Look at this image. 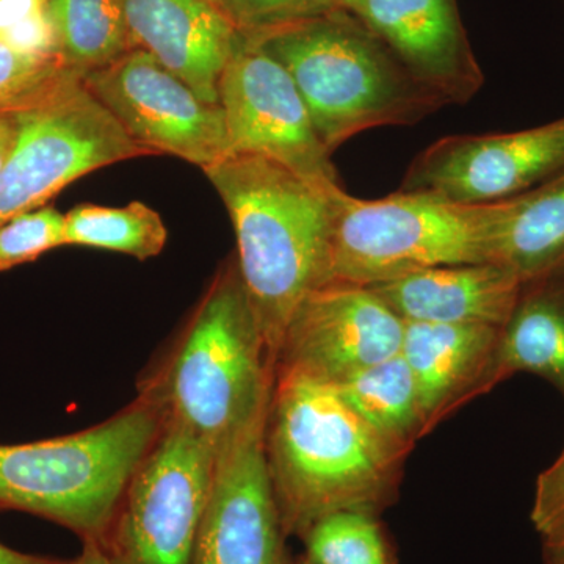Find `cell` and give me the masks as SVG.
Masks as SVG:
<instances>
[{
	"mask_svg": "<svg viewBox=\"0 0 564 564\" xmlns=\"http://www.w3.org/2000/svg\"><path fill=\"white\" fill-rule=\"evenodd\" d=\"M563 172L564 117L524 131L436 140L415 155L400 191L477 206L516 198Z\"/></svg>",
	"mask_w": 564,
	"mask_h": 564,
	"instance_id": "11",
	"label": "cell"
},
{
	"mask_svg": "<svg viewBox=\"0 0 564 564\" xmlns=\"http://www.w3.org/2000/svg\"><path fill=\"white\" fill-rule=\"evenodd\" d=\"M82 80L152 155H176L204 170L231 154L220 104L204 101L147 51H129Z\"/></svg>",
	"mask_w": 564,
	"mask_h": 564,
	"instance_id": "9",
	"label": "cell"
},
{
	"mask_svg": "<svg viewBox=\"0 0 564 564\" xmlns=\"http://www.w3.org/2000/svg\"><path fill=\"white\" fill-rule=\"evenodd\" d=\"M210 3H214L215 7H218V2H220V0H209Z\"/></svg>",
	"mask_w": 564,
	"mask_h": 564,
	"instance_id": "34",
	"label": "cell"
},
{
	"mask_svg": "<svg viewBox=\"0 0 564 564\" xmlns=\"http://www.w3.org/2000/svg\"><path fill=\"white\" fill-rule=\"evenodd\" d=\"M530 518L545 551L564 549V447L555 462L538 475Z\"/></svg>",
	"mask_w": 564,
	"mask_h": 564,
	"instance_id": "28",
	"label": "cell"
},
{
	"mask_svg": "<svg viewBox=\"0 0 564 564\" xmlns=\"http://www.w3.org/2000/svg\"><path fill=\"white\" fill-rule=\"evenodd\" d=\"M82 543L84 545L79 556L70 560V564H117L101 541L84 540Z\"/></svg>",
	"mask_w": 564,
	"mask_h": 564,
	"instance_id": "29",
	"label": "cell"
},
{
	"mask_svg": "<svg viewBox=\"0 0 564 564\" xmlns=\"http://www.w3.org/2000/svg\"><path fill=\"white\" fill-rule=\"evenodd\" d=\"M166 237L161 215L140 202L124 207L80 204L65 215V247L98 248L147 261L161 254Z\"/></svg>",
	"mask_w": 564,
	"mask_h": 564,
	"instance_id": "22",
	"label": "cell"
},
{
	"mask_svg": "<svg viewBox=\"0 0 564 564\" xmlns=\"http://www.w3.org/2000/svg\"><path fill=\"white\" fill-rule=\"evenodd\" d=\"M276 366L236 259L204 293L169 362L141 395L162 423L220 451L269 408Z\"/></svg>",
	"mask_w": 564,
	"mask_h": 564,
	"instance_id": "3",
	"label": "cell"
},
{
	"mask_svg": "<svg viewBox=\"0 0 564 564\" xmlns=\"http://www.w3.org/2000/svg\"><path fill=\"white\" fill-rule=\"evenodd\" d=\"M0 43L22 54L61 55L47 0H0Z\"/></svg>",
	"mask_w": 564,
	"mask_h": 564,
	"instance_id": "27",
	"label": "cell"
},
{
	"mask_svg": "<svg viewBox=\"0 0 564 564\" xmlns=\"http://www.w3.org/2000/svg\"><path fill=\"white\" fill-rule=\"evenodd\" d=\"M302 540L311 564H399L378 516L343 511L315 522Z\"/></svg>",
	"mask_w": 564,
	"mask_h": 564,
	"instance_id": "23",
	"label": "cell"
},
{
	"mask_svg": "<svg viewBox=\"0 0 564 564\" xmlns=\"http://www.w3.org/2000/svg\"><path fill=\"white\" fill-rule=\"evenodd\" d=\"M404 322L377 292L361 285L313 289L293 311L276 370L337 384L402 351Z\"/></svg>",
	"mask_w": 564,
	"mask_h": 564,
	"instance_id": "12",
	"label": "cell"
},
{
	"mask_svg": "<svg viewBox=\"0 0 564 564\" xmlns=\"http://www.w3.org/2000/svg\"><path fill=\"white\" fill-rule=\"evenodd\" d=\"M500 215L502 202L473 206L402 191L362 199L339 185L323 285L373 288L432 267L497 262Z\"/></svg>",
	"mask_w": 564,
	"mask_h": 564,
	"instance_id": "6",
	"label": "cell"
},
{
	"mask_svg": "<svg viewBox=\"0 0 564 564\" xmlns=\"http://www.w3.org/2000/svg\"><path fill=\"white\" fill-rule=\"evenodd\" d=\"M13 115L17 139L0 173V225L41 209L85 174L152 155L131 139L82 77Z\"/></svg>",
	"mask_w": 564,
	"mask_h": 564,
	"instance_id": "7",
	"label": "cell"
},
{
	"mask_svg": "<svg viewBox=\"0 0 564 564\" xmlns=\"http://www.w3.org/2000/svg\"><path fill=\"white\" fill-rule=\"evenodd\" d=\"M218 101L231 154L262 155L310 180L340 184L291 74L247 33L239 32L223 69Z\"/></svg>",
	"mask_w": 564,
	"mask_h": 564,
	"instance_id": "10",
	"label": "cell"
},
{
	"mask_svg": "<svg viewBox=\"0 0 564 564\" xmlns=\"http://www.w3.org/2000/svg\"><path fill=\"white\" fill-rule=\"evenodd\" d=\"M500 329L489 325L404 322L402 356L417 384L426 433L497 381Z\"/></svg>",
	"mask_w": 564,
	"mask_h": 564,
	"instance_id": "16",
	"label": "cell"
},
{
	"mask_svg": "<svg viewBox=\"0 0 564 564\" xmlns=\"http://www.w3.org/2000/svg\"><path fill=\"white\" fill-rule=\"evenodd\" d=\"M344 10L372 31L447 106H463L484 87L456 0H344Z\"/></svg>",
	"mask_w": 564,
	"mask_h": 564,
	"instance_id": "14",
	"label": "cell"
},
{
	"mask_svg": "<svg viewBox=\"0 0 564 564\" xmlns=\"http://www.w3.org/2000/svg\"><path fill=\"white\" fill-rule=\"evenodd\" d=\"M496 261L522 280L564 263V172L502 202Z\"/></svg>",
	"mask_w": 564,
	"mask_h": 564,
	"instance_id": "19",
	"label": "cell"
},
{
	"mask_svg": "<svg viewBox=\"0 0 564 564\" xmlns=\"http://www.w3.org/2000/svg\"><path fill=\"white\" fill-rule=\"evenodd\" d=\"M265 448L282 530L300 538L329 514L380 516L395 499L408 455L334 386L292 370L274 375Z\"/></svg>",
	"mask_w": 564,
	"mask_h": 564,
	"instance_id": "1",
	"label": "cell"
},
{
	"mask_svg": "<svg viewBox=\"0 0 564 564\" xmlns=\"http://www.w3.org/2000/svg\"><path fill=\"white\" fill-rule=\"evenodd\" d=\"M247 35L291 74L329 154L361 132L415 126L447 106L350 11Z\"/></svg>",
	"mask_w": 564,
	"mask_h": 564,
	"instance_id": "4",
	"label": "cell"
},
{
	"mask_svg": "<svg viewBox=\"0 0 564 564\" xmlns=\"http://www.w3.org/2000/svg\"><path fill=\"white\" fill-rule=\"evenodd\" d=\"M0 564H70V560L24 554V552L14 551L9 545L0 543Z\"/></svg>",
	"mask_w": 564,
	"mask_h": 564,
	"instance_id": "30",
	"label": "cell"
},
{
	"mask_svg": "<svg viewBox=\"0 0 564 564\" xmlns=\"http://www.w3.org/2000/svg\"><path fill=\"white\" fill-rule=\"evenodd\" d=\"M162 430L140 395L106 422L54 440L0 445V511H24L104 543L133 473Z\"/></svg>",
	"mask_w": 564,
	"mask_h": 564,
	"instance_id": "5",
	"label": "cell"
},
{
	"mask_svg": "<svg viewBox=\"0 0 564 564\" xmlns=\"http://www.w3.org/2000/svg\"><path fill=\"white\" fill-rule=\"evenodd\" d=\"M521 372L544 378L564 397V263L522 281L500 329L497 381Z\"/></svg>",
	"mask_w": 564,
	"mask_h": 564,
	"instance_id": "18",
	"label": "cell"
},
{
	"mask_svg": "<svg viewBox=\"0 0 564 564\" xmlns=\"http://www.w3.org/2000/svg\"><path fill=\"white\" fill-rule=\"evenodd\" d=\"M522 281L503 263L474 262L432 267L370 289L403 322L502 328Z\"/></svg>",
	"mask_w": 564,
	"mask_h": 564,
	"instance_id": "17",
	"label": "cell"
},
{
	"mask_svg": "<svg viewBox=\"0 0 564 564\" xmlns=\"http://www.w3.org/2000/svg\"><path fill=\"white\" fill-rule=\"evenodd\" d=\"M267 415L269 408L218 451L192 564H285L267 463Z\"/></svg>",
	"mask_w": 564,
	"mask_h": 564,
	"instance_id": "13",
	"label": "cell"
},
{
	"mask_svg": "<svg viewBox=\"0 0 564 564\" xmlns=\"http://www.w3.org/2000/svg\"><path fill=\"white\" fill-rule=\"evenodd\" d=\"M217 455L195 434L162 423L102 543L115 563L192 564Z\"/></svg>",
	"mask_w": 564,
	"mask_h": 564,
	"instance_id": "8",
	"label": "cell"
},
{
	"mask_svg": "<svg viewBox=\"0 0 564 564\" xmlns=\"http://www.w3.org/2000/svg\"><path fill=\"white\" fill-rule=\"evenodd\" d=\"M364 422L400 451L410 454L426 434L421 397L402 352L332 384Z\"/></svg>",
	"mask_w": 564,
	"mask_h": 564,
	"instance_id": "20",
	"label": "cell"
},
{
	"mask_svg": "<svg viewBox=\"0 0 564 564\" xmlns=\"http://www.w3.org/2000/svg\"><path fill=\"white\" fill-rule=\"evenodd\" d=\"M291 564H311L310 560L306 558V556H303V558L296 560V562H293Z\"/></svg>",
	"mask_w": 564,
	"mask_h": 564,
	"instance_id": "33",
	"label": "cell"
},
{
	"mask_svg": "<svg viewBox=\"0 0 564 564\" xmlns=\"http://www.w3.org/2000/svg\"><path fill=\"white\" fill-rule=\"evenodd\" d=\"M74 77L82 76L61 55L22 54L0 43V113L31 109Z\"/></svg>",
	"mask_w": 564,
	"mask_h": 564,
	"instance_id": "24",
	"label": "cell"
},
{
	"mask_svg": "<svg viewBox=\"0 0 564 564\" xmlns=\"http://www.w3.org/2000/svg\"><path fill=\"white\" fill-rule=\"evenodd\" d=\"M58 54L82 77L135 50L120 0H47Z\"/></svg>",
	"mask_w": 564,
	"mask_h": 564,
	"instance_id": "21",
	"label": "cell"
},
{
	"mask_svg": "<svg viewBox=\"0 0 564 564\" xmlns=\"http://www.w3.org/2000/svg\"><path fill=\"white\" fill-rule=\"evenodd\" d=\"M65 215L54 207L18 215L0 225V272L36 261L65 247Z\"/></svg>",
	"mask_w": 564,
	"mask_h": 564,
	"instance_id": "25",
	"label": "cell"
},
{
	"mask_svg": "<svg viewBox=\"0 0 564 564\" xmlns=\"http://www.w3.org/2000/svg\"><path fill=\"white\" fill-rule=\"evenodd\" d=\"M218 9L242 33H261L325 17L344 0H220Z\"/></svg>",
	"mask_w": 564,
	"mask_h": 564,
	"instance_id": "26",
	"label": "cell"
},
{
	"mask_svg": "<svg viewBox=\"0 0 564 564\" xmlns=\"http://www.w3.org/2000/svg\"><path fill=\"white\" fill-rule=\"evenodd\" d=\"M547 564H564V549H555V551H545Z\"/></svg>",
	"mask_w": 564,
	"mask_h": 564,
	"instance_id": "32",
	"label": "cell"
},
{
	"mask_svg": "<svg viewBox=\"0 0 564 564\" xmlns=\"http://www.w3.org/2000/svg\"><path fill=\"white\" fill-rule=\"evenodd\" d=\"M231 217L237 267L276 366L289 318L325 282L332 193L256 154H229L203 170Z\"/></svg>",
	"mask_w": 564,
	"mask_h": 564,
	"instance_id": "2",
	"label": "cell"
},
{
	"mask_svg": "<svg viewBox=\"0 0 564 564\" xmlns=\"http://www.w3.org/2000/svg\"><path fill=\"white\" fill-rule=\"evenodd\" d=\"M135 50L147 51L206 102L218 84L239 32L209 0H120Z\"/></svg>",
	"mask_w": 564,
	"mask_h": 564,
	"instance_id": "15",
	"label": "cell"
},
{
	"mask_svg": "<svg viewBox=\"0 0 564 564\" xmlns=\"http://www.w3.org/2000/svg\"><path fill=\"white\" fill-rule=\"evenodd\" d=\"M14 139H17V120L13 113H7L0 124V173L9 161Z\"/></svg>",
	"mask_w": 564,
	"mask_h": 564,
	"instance_id": "31",
	"label": "cell"
}]
</instances>
